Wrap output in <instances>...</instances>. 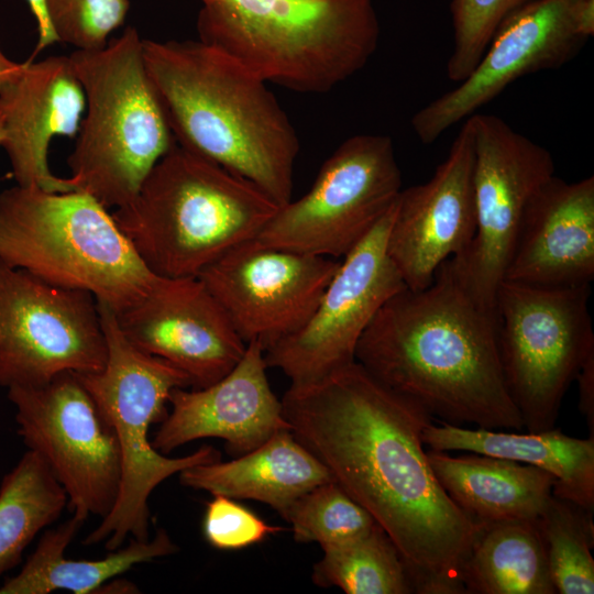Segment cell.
Masks as SVG:
<instances>
[{
  "label": "cell",
  "mask_w": 594,
  "mask_h": 594,
  "mask_svg": "<svg viewBox=\"0 0 594 594\" xmlns=\"http://www.w3.org/2000/svg\"><path fill=\"white\" fill-rule=\"evenodd\" d=\"M107 342L96 298L0 262V386H41L103 369Z\"/></svg>",
  "instance_id": "obj_12"
},
{
  "label": "cell",
  "mask_w": 594,
  "mask_h": 594,
  "mask_svg": "<svg viewBox=\"0 0 594 594\" xmlns=\"http://www.w3.org/2000/svg\"><path fill=\"white\" fill-rule=\"evenodd\" d=\"M473 135L476 228L470 246L449 262L468 289L496 309L525 208L552 176L556 165L542 145L494 114L466 119Z\"/></svg>",
  "instance_id": "obj_13"
},
{
  "label": "cell",
  "mask_w": 594,
  "mask_h": 594,
  "mask_svg": "<svg viewBox=\"0 0 594 594\" xmlns=\"http://www.w3.org/2000/svg\"><path fill=\"white\" fill-rule=\"evenodd\" d=\"M200 41L264 81L324 94L361 70L377 50L373 0H200Z\"/></svg>",
  "instance_id": "obj_4"
},
{
  "label": "cell",
  "mask_w": 594,
  "mask_h": 594,
  "mask_svg": "<svg viewBox=\"0 0 594 594\" xmlns=\"http://www.w3.org/2000/svg\"><path fill=\"white\" fill-rule=\"evenodd\" d=\"M473 164V135L465 119L432 177L400 190L386 250L408 289L427 287L443 262L470 246L476 228Z\"/></svg>",
  "instance_id": "obj_18"
},
{
  "label": "cell",
  "mask_w": 594,
  "mask_h": 594,
  "mask_svg": "<svg viewBox=\"0 0 594 594\" xmlns=\"http://www.w3.org/2000/svg\"><path fill=\"white\" fill-rule=\"evenodd\" d=\"M212 496L206 507L202 531L207 542L216 549H243L282 530V527L268 525L231 497Z\"/></svg>",
  "instance_id": "obj_33"
},
{
  "label": "cell",
  "mask_w": 594,
  "mask_h": 594,
  "mask_svg": "<svg viewBox=\"0 0 594 594\" xmlns=\"http://www.w3.org/2000/svg\"><path fill=\"white\" fill-rule=\"evenodd\" d=\"M591 285L537 287L503 280L498 349L508 393L527 431L554 428L562 399L594 353Z\"/></svg>",
  "instance_id": "obj_9"
},
{
  "label": "cell",
  "mask_w": 594,
  "mask_h": 594,
  "mask_svg": "<svg viewBox=\"0 0 594 594\" xmlns=\"http://www.w3.org/2000/svg\"><path fill=\"white\" fill-rule=\"evenodd\" d=\"M0 262L85 290L116 314L162 276L141 260L112 212L80 190L15 185L0 193Z\"/></svg>",
  "instance_id": "obj_6"
},
{
  "label": "cell",
  "mask_w": 594,
  "mask_h": 594,
  "mask_svg": "<svg viewBox=\"0 0 594 594\" xmlns=\"http://www.w3.org/2000/svg\"><path fill=\"white\" fill-rule=\"evenodd\" d=\"M86 109L67 158L76 190L106 208L128 205L176 144L146 70L143 38L128 26L106 46L69 55Z\"/></svg>",
  "instance_id": "obj_7"
},
{
  "label": "cell",
  "mask_w": 594,
  "mask_h": 594,
  "mask_svg": "<svg viewBox=\"0 0 594 594\" xmlns=\"http://www.w3.org/2000/svg\"><path fill=\"white\" fill-rule=\"evenodd\" d=\"M578 32L586 40L594 34V0H578L574 8Z\"/></svg>",
  "instance_id": "obj_36"
},
{
  "label": "cell",
  "mask_w": 594,
  "mask_h": 594,
  "mask_svg": "<svg viewBox=\"0 0 594 594\" xmlns=\"http://www.w3.org/2000/svg\"><path fill=\"white\" fill-rule=\"evenodd\" d=\"M3 136H4L3 111H2L1 103H0V146H1V143L3 141Z\"/></svg>",
  "instance_id": "obj_39"
},
{
  "label": "cell",
  "mask_w": 594,
  "mask_h": 594,
  "mask_svg": "<svg viewBox=\"0 0 594 594\" xmlns=\"http://www.w3.org/2000/svg\"><path fill=\"white\" fill-rule=\"evenodd\" d=\"M23 66L24 63L10 59L0 47V90L19 76Z\"/></svg>",
  "instance_id": "obj_37"
},
{
  "label": "cell",
  "mask_w": 594,
  "mask_h": 594,
  "mask_svg": "<svg viewBox=\"0 0 594 594\" xmlns=\"http://www.w3.org/2000/svg\"><path fill=\"white\" fill-rule=\"evenodd\" d=\"M143 54L176 143L288 202L300 143L267 82L200 40H143Z\"/></svg>",
  "instance_id": "obj_3"
},
{
  "label": "cell",
  "mask_w": 594,
  "mask_h": 594,
  "mask_svg": "<svg viewBox=\"0 0 594 594\" xmlns=\"http://www.w3.org/2000/svg\"><path fill=\"white\" fill-rule=\"evenodd\" d=\"M355 361L432 419L524 429L503 374L496 309L468 289L449 260L427 287L404 288L382 306Z\"/></svg>",
  "instance_id": "obj_2"
},
{
  "label": "cell",
  "mask_w": 594,
  "mask_h": 594,
  "mask_svg": "<svg viewBox=\"0 0 594 594\" xmlns=\"http://www.w3.org/2000/svg\"><path fill=\"white\" fill-rule=\"evenodd\" d=\"M395 204L340 262L309 320L265 350L267 367L279 369L290 385L315 383L354 362L377 311L407 288L386 250Z\"/></svg>",
  "instance_id": "obj_14"
},
{
  "label": "cell",
  "mask_w": 594,
  "mask_h": 594,
  "mask_svg": "<svg viewBox=\"0 0 594 594\" xmlns=\"http://www.w3.org/2000/svg\"><path fill=\"white\" fill-rule=\"evenodd\" d=\"M322 551L312 571L321 587L337 586L346 594L414 593L400 552L378 524Z\"/></svg>",
  "instance_id": "obj_28"
},
{
  "label": "cell",
  "mask_w": 594,
  "mask_h": 594,
  "mask_svg": "<svg viewBox=\"0 0 594 594\" xmlns=\"http://www.w3.org/2000/svg\"><path fill=\"white\" fill-rule=\"evenodd\" d=\"M67 507V495L44 461L28 450L0 484V576L21 561L37 534Z\"/></svg>",
  "instance_id": "obj_27"
},
{
  "label": "cell",
  "mask_w": 594,
  "mask_h": 594,
  "mask_svg": "<svg viewBox=\"0 0 594 594\" xmlns=\"http://www.w3.org/2000/svg\"><path fill=\"white\" fill-rule=\"evenodd\" d=\"M107 342L102 370L77 374L117 436L121 453L120 491L110 513L82 543L116 550L130 538L150 539L148 499L165 480L182 471L220 460V451L204 444L195 452L168 458L148 438L151 425L167 415L170 393L188 388V377L170 363L134 346L122 333L116 314L98 304Z\"/></svg>",
  "instance_id": "obj_8"
},
{
  "label": "cell",
  "mask_w": 594,
  "mask_h": 594,
  "mask_svg": "<svg viewBox=\"0 0 594 594\" xmlns=\"http://www.w3.org/2000/svg\"><path fill=\"white\" fill-rule=\"evenodd\" d=\"M330 481L333 479L326 466L289 428L277 430L234 460L199 464L179 473V482L186 487L233 499H254L279 515L297 497Z\"/></svg>",
  "instance_id": "obj_23"
},
{
  "label": "cell",
  "mask_w": 594,
  "mask_h": 594,
  "mask_svg": "<svg viewBox=\"0 0 594 594\" xmlns=\"http://www.w3.org/2000/svg\"><path fill=\"white\" fill-rule=\"evenodd\" d=\"M402 190L388 135L358 134L324 161L310 189L280 206L256 242L331 258L344 257L386 215Z\"/></svg>",
  "instance_id": "obj_10"
},
{
  "label": "cell",
  "mask_w": 594,
  "mask_h": 594,
  "mask_svg": "<svg viewBox=\"0 0 594 594\" xmlns=\"http://www.w3.org/2000/svg\"><path fill=\"white\" fill-rule=\"evenodd\" d=\"M427 457L446 493L476 524L537 520L553 495L554 476L537 466L431 449Z\"/></svg>",
  "instance_id": "obj_24"
},
{
  "label": "cell",
  "mask_w": 594,
  "mask_h": 594,
  "mask_svg": "<svg viewBox=\"0 0 594 594\" xmlns=\"http://www.w3.org/2000/svg\"><path fill=\"white\" fill-rule=\"evenodd\" d=\"M47 15L58 42L75 50H98L120 28L129 0H45Z\"/></svg>",
  "instance_id": "obj_32"
},
{
  "label": "cell",
  "mask_w": 594,
  "mask_h": 594,
  "mask_svg": "<svg viewBox=\"0 0 594 594\" xmlns=\"http://www.w3.org/2000/svg\"><path fill=\"white\" fill-rule=\"evenodd\" d=\"M278 208L251 182L176 143L112 216L154 274L182 278L254 240Z\"/></svg>",
  "instance_id": "obj_5"
},
{
  "label": "cell",
  "mask_w": 594,
  "mask_h": 594,
  "mask_svg": "<svg viewBox=\"0 0 594 594\" xmlns=\"http://www.w3.org/2000/svg\"><path fill=\"white\" fill-rule=\"evenodd\" d=\"M264 348L249 342L240 362L221 380L202 388H175L169 413L161 421L152 444L163 454L204 438H219L233 455L264 443L279 429L289 428L282 402L266 375Z\"/></svg>",
  "instance_id": "obj_19"
},
{
  "label": "cell",
  "mask_w": 594,
  "mask_h": 594,
  "mask_svg": "<svg viewBox=\"0 0 594 594\" xmlns=\"http://www.w3.org/2000/svg\"><path fill=\"white\" fill-rule=\"evenodd\" d=\"M82 524L72 516L57 527L46 529L20 572L0 586V594H50L55 591L97 594L102 584L134 565L179 550L167 531L161 528L147 540L130 538L127 544L110 550L102 559L66 558V549Z\"/></svg>",
  "instance_id": "obj_25"
},
{
  "label": "cell",
  "mask_w": 594,
  "mask_h": 594,
  "mask_svg": "<svg viewBox=\"0 0 594 594\" xmlns=\"http://www.w3.org/2000/svg\"><path fill=\"white\" fill-rule=\"evenodd\" d=\"M298 542L337 544L370 530L373 516L334 481L320 484L297 497L280 515Z\"/></svg>",
  "instance_id": "obj_30"
},
{
  "label": "cell",
  "mask_w": 594,
  "mask_h": 594,
  "mask_svg": "<svg viewBox=\"0 0 594 594\" xmlns=\"http://www.w3.org/2000/svg\"><path fill=\"white\" fill-rule=\"evenodd\" d=\"M575 380L579 383V408L586 419L590 436L594 437V353L586 358Z\"/></svg>",
  "instance_id": "obj_34"
},
{
  "label": "cell",
  "mask_w": 594,
  "mask_h": 594,
  "mask_svg": "<svg viewBox=\"0 0 594 594\" xmlns=\"http://www.w3.org/2000/svg\"><path fill=\"white\" fill-rule=\"evenodd\" d=\"M280 402L296 439L394 541L414 593L465 594L461 568L479 526L429 463L422 431L432 418L356 361L290 385Z\"/></svg>",
  "instance_id": "obj_1"
},
{
  "label": "cell",
  "mask_w": 594,
  "mask_h": 594,
  "mask_svg": "<svg viewBox=\"0 0 594 594\" xmlns=\"http://www.w3.org/2000/svg\"><path fill=\"white\" fill-rule=\"evenodd\" d=\"M7 152L16 185L48 191L76 190L69 177L54 175L48 151L55 136L77 135L86 96L69 56L24 62L19 76L0 90Z\"/></svg>",
  "instance_id": "obj_20"
},
{
  "label": "cell",
  "mask_w": 594,
  "mask_h": 594,
  "mask_svg": "<svg viewBox=\"0 0 594 594\" xmlns=\"http://www.w3.org/2000/svg\"><path fill=\"white\" fill-rule=\"evenodd\" d=\"M461 568L468 594H554L537 520L477 524Z\"/></svg>",
  "instance_id": "obj_26"
},
{
  "label": "cell",
  "mask_w": 594,
  "mask_h": 594,
  "mask_svg": "<svg viewBox=\"0 0 594 594\" xmlns=\"http://www.w3.org/2000/svg\"><path fill=\"white\" fill-rule=\"evenodd\" d=\"M593 279L594 177L554 175L525 208L504 280L554 288Z\"/></svg>",
  "instance_id": "obj_21"
},
{
  "label": "cell",
  "mask_w": 594,
  "mask_h": 594,
  "mask_svg": "<svg viewBox=\"0 0 594 594\" xmlns=\"http://www.w3.org/2000/svg\"><path fill=\"white\" fill-rule=\"evenodd\" d=\"M340 265L331 257L266 246L238 245L199 277L248 344L264 350L297 332L311 317Z\"/></svg>",
  "instance_id": "obj_15"
},
{
  "label": "cell",
  "mask_w": 594,
  "mask_h": 594,
  "mask_svg": "<svg viewBox=\"0 0 594 594\" xmlns=\"http://www.w3.org/2000/svg\"><path fill=\"white\" fill-rule=\"evenodd\" d=\"M422 442L431 450L469 451L537 466L554 476L553 495L594 509V437L574 438L556 428L521 433L430 421Z\"/></svg>",
  "instance_id": "obj_22"
},
{
  "label": "cell",
  "mask_w": 594,
  "mask_h": 594,
  "mask_svg": "<svg viewBox=\"0 0 594 594\" xmlns=\"http://www.w3.org/2000/svg\"><path fill=\"white\" fill-rule=\"evenodd\" d=\"M592 513L552 495L538 518L548 568L557 593H594Z\"/></svg>",
  "instance_id": "obj_29"
},
{
  "label": "cell",
  "mask_w": 594,
  "mask_h": 594,
  "mask_svg": "<svg viewBox=\"0 0 594 594\" xmlns=\"http://www.w3.org/2000/svg\"><path fill=\"white\" fill-rule=\"evenodd\" d=\"M116 318L134 346L182 371L190 388L207 387L224 377L246 349L199 277H161Z\"/></svg>",
  "instance_id": "obj_17"
},
{
  "label": "cell",
  "mask_w": 594,
  "mask_h": 594,
  "mask_svg": "<svg viewBox=\"0 0 594 594\" xmlns=\"http://www.w3.org/2000/svg\"><path fill=\"white\" fill-rule=\"evenodd\" d=\"M37 25V44L34 54L40 53L53 43L58 42L50 22L45 0H25Z\"/></svg>",
  "instance_id": "obj_35"
},
{
  "label": "cell",
  "mask_w": 594,
  "mask_h": 594,
  "mask_svg": "<svg viewBox=\"0 0 594 594\" xmlns=\"http://www.w3.org/2000/svg\"><path fill=\"white\" fill-rule=\"evenodd\" d=\"M97 593L99 594L129 593L130 594V593H139V588L134 583L127 580L117 579L116 576L107 581L105 584H102Z\"/></svg>",
  "instance_id": "obj_38"
},
{
  "label": "cell",
  "mask_w": 594,
  "mask_h": 594,
  "mask_svg": "<svg viewBox=\"0 0 594 594\" xmlns=\"http://www.w3.org/2000/svg\"><path fill=\"white\" fill-rule=\"evenodd\" d=\"M576 1L536 0L508 16L471 74L414 114L411 128L419 141L433 143L517 79L571 62L587 41L575 26Z\"/></svg>",
  "instance_id": "obj_16"
},
{
  "label": "cell",
  "mask_w": 594,
  "mask_h": 594,
  "mask_svg": "<svg viewBox=\"0 0 594 594\" xmlns=\"http://www.w3.org/2000/svg\"><path fill=\"white\" fill-rule=\"evenodd\" d=\"M18 435L67 495L72 516L101 519L117 501L121 453L113 428L74 372L35 387H11Z\"/></svg>",
  "instance_id": "obj_11"
},
{
  "label": "cell",
  "mask_w": 594,
  "mask_h": 594,
  "mask_svg": "<svg viewBox=\"0 0 594 594\" xmlns=\"http://www.w3.org/2000/svg\"><path fill=\"white\" fill-rule=\"evenodd\" d=\"M536 0H451L453 48L447 76L460 82L474 69L499 25Z\"/></svg>",
  "instance_id": "obj_31"
}]
</instances>
